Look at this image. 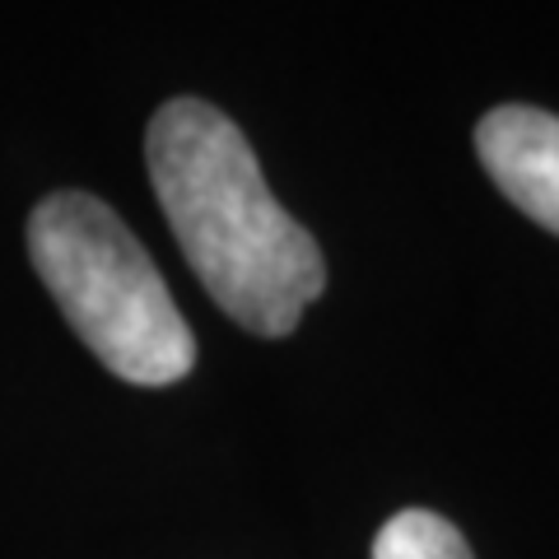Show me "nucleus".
<instances>
[{
	"label": "nucleus",
	"mask_w": 559,
	"mask_h": 559,
	"mask_svg": "<svg viewBox=\"0 0 559 559\" xmlns=\"http://www.w3.org/2000/svg\"><path fill=\"white\" fill-rule=\"evenodd\" d=\"M476 154L503 197L559 238V117L503 103L476 127Z\"/></svg>",
	"instance_id": "nucleus-3"
},
{
	"label": "nucleus",
	"mask_w": 559,
	"mask_h": 559,
	"mask_svg": "<svg viewBox=\"0 0 559 559\" xmlns=\"http://www.w3.org/2000/svg\"><path fill=\"white\" fill-rule=\"evenodd\" d=\"M373 559H476L457 522L429 509H401L373 536Z\"/></svg>",
	"instance_id": "nucleus-4"
},
{
	"label": "nucleus",
	"mask_w": 559,
	"mask_h": 559,
	"mask_svg": "<svg viewBox=\"0 0 559 559\" xmlns=\"http://www.w3.org/2000/svg\"><path fill=\"white\" fill-rule=\"evenodd\" d=\"M28 257L108 373L135 388H173L197 369V336L159 266L98 197H47L28 219Z\"/></svg>",
	"instance_id": "nucleus-2"
},
{
	"label": "nucleus",
	"mask_w": 559,
	"mask_h": 559,
	"mask_svg": "<svg viewBox=\"0 0 559 559\" xmlns=\"http://www.w3.org/2000/svg\"><path fill=\"white\" fill-rule=\"evenodd\" d=\"M145 159L210 299L252 336H289L322 299L326 261L318 238L271 197L248 135L201 98H173L150 121Z\"/></svg>",
	"instance_id": "nucleus-1"
}]
</instances>
